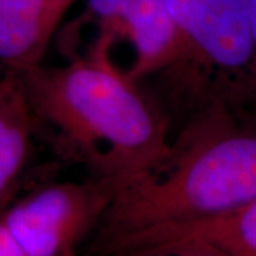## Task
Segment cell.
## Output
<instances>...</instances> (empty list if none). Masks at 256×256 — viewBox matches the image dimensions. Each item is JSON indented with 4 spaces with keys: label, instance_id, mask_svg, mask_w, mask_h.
Instances as JSON below:
<instances>
[{
    "label": "cell",
    "instance_id": "cell-2",
    "mask_svg": "<svg viewBox=\"0 0 256 256\" xmlns=\"http://www.w3.org/2000/svg\"><path fill=\"white\" fill-rule=\"evenodd\" d=\"M214 104L194 111L166 156L122 185L98 224V249L148 228L226 214L256 200V111Z\"/></svg>",
    "mask_w": 256,
    "mask_h": 256
},
{
    "label": "cell",
    "instance_id": "cell-5",
    "mask_svg": "<svg viewBox=\"0 0 256 256\" xmlns=\"http://www.w3.org/2000/svg\"><path fill=\"white\" fill-rule=\"evenodd\" d=\"M116 192L114 185L92 176L52 184L18 201L0 220L26 256H74Z\"/></svg>",
    "mask_w": 256,
    "mask_h": 256
},
{
    "label": "cell",
    "instance_id": "cell-7",
    "mask_svg": "<svg viewBox=\"0 0 256 256\" xmlns=\"http://www.w3.org/2000/svg\"><path fill=\"white\" fill-rule=\"evenodd\" d=\"M63 18L54 0H0V63L10 72L42 64Z\"/></svg>",
    "mask_w": 256,
    "mask_h": 256
},
{
    "label": "cell",
    "instance_id": "cell-8",
    "mask_svg": "<svg viewBox=\"0 0 256 256\" xmlns=\"http://www.w3.org/2000/svg\"><path fill=\"white\" fill-rule=\"evenodd\" d=\"M36 118L16 72L0 78V196L26 164Z\"/></svg>",
    "mask_w": 256,
    "mask_h": 256
},
{
    "label": "cell",
    "instance_id": "cell-1",
    "mask_svg": "<svg viewBox=\"0 0 256 256\" xmlns=\"http://www.w3.org/2000/svg\"><path fill=\"white\" fill-rule=\"evenodd\" d=\"M36 124L64 158L117 190L154 168L170 151L168 121L138 82L108 64L74 56L63 66L16 72Z\"/></svg>",
    "mask_w": 256,
    "mask_h": 256
},
{
    "label": "cell",
    "instance_id": "cell-9",
    "mask_svg": "<svg viewBox=\"0 0 256 256\" xmlns=\"http://www.w3.org/2000/svg\"><path fill=\"white\" fill-rule=\"evenodd\" d=\"M118 256H226L216 248L198 244V242H182V244H170L160 246L138 249Z\"/></svg>",
    "mask_w": 256,
    "mask_h": 256
},
{
    "label": "cell",
    "instance_id": "cell-4",
    "mask_svg": "<svg viewBox=\"0 0 256 256\" xmlns=\"http://www.w3.org/2000/svg\"><path fill=\"white\" fill-rule=\"evenodd\" d=\"M76 24L96 30L82 57L110 66L117 47L127 48L126 77L134 82L166 74L178 58L180 38L165 0H86Z\"/></svg>",
    "mask_w": 256,
    "mask_h": 256
},
{
    "label": "cell",
    "instance_id": "cell-3",
    "mask_svg": "<svg viewBox=\"0 0 256 256\" xmlns=\"http://www.w3.org/2000/svg\"><path fill=\"white\" fill-rule=\"evenodd\" d=\"M180 52L168 72L194 111L256 102L250 0H165Z\"/></svg>",
    "mask_w": 256,
    "mask_h": 256
},
{
    "label": "cell",
    "instance_id": "cell-11",
    "mask_svg": "<svg viewBox=\"0 0 256 256\" xmlns=\"http://www.w3.org/2000/svg\"><path fill=\"white\" fill-rule=\"evenodd\" d=\"M250 28L255 50V92H256V0H250Z\"/></svg>",
    "mask_w": 256,
    "mask_h": 256
},
{
    "label": "cell",
    "instance_id": "cell-6",
    "mask_svg": "<svg viewBox=\"0 0 256 256\" xmlns=\"http://www.w3.org/2000/svg\"><path fill=\"white\" fill-rule=\"evenodd\" d=\"M182 242L210 245L226 256H256V200L216 216L128 234L106 244L100 252L118 256L138 249Z\"/></svg>",
    "mask_w": 256,
    "mask_h": 256
},
{
    "label": "cell",
    "instance_id": "cell-10",
    "mask_svg": "<svg viewBox=\"0 0 256 256\" xmlns=\"http://www.w3.org/2000/svg\"><path fill=\"white\" fill-rule=\"evenodd\" d=\"M0 256H26L0 220Z\"/></svg>",
    "mask_w": 256,
    "mask_h": 256
},
{
    "label": "cell",
    "instance_id": "cell-12",
    "mask_svg": "<svg viewBox=\"0 0 256 256\" xmlns=\"http://www.w3.org/2000/svg\"><path fill=\"white\" fill-rule=\"evenodd\" d=\"M54 3L58 12L64 16L67 13V10L70 9V6L74 3V0H54Z\"/></svg>",
    "mask_w": 256,
    "mask_h": 256
}]
</instances>
